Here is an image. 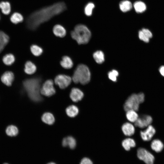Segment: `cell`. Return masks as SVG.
I'll use <instances>...</instances> for the list:
<instances>
[{"instance_id": "obj_12", "label": "cell", "mask_w": 164, "mask_h": 164, "mask_svg": "<svg viewBox=\"0 0 164 164\" xmlns=\"http://www.w3.org/2000/svg\"><path fill=\"white\" fill-rule=\"evenodd\" d=\"M14 76L13 73L10 71L5 72L1 77V80L5 85L9 86L11 85L14 80Z\"/></svg>"}, {"instance_id": "obj_11", "label": "cell", "mask_w": 164, "mask_h": 164, "mask_svg": "<svg viewBox=\"0 0 164 164\" xmlns=\"http://www.w3.org/2000/svg\"><path fill=\"white\" fill-rule=\"evenodd\" d=\"M84 94L83 92L77 88H73L71 90L70 94V97L74 102H77L82 99Z\"/></svg>"}, {"instance_id": "obj_14", "label": "cell", "mask_w": 164, "mask_h": 164, "mask_svg": "<svg viewBox=\"0 0 164 164\" xmlns=\"http://www.w3.org/2000/svg\"><path fill=\"white\" fill-rule=\"evenodd\" d=\"M164 147L163 142L160 140L158 139L153 140L151 144V149L156 152H161L163 150Z\"/></svg>"}, {"instance_id": "obj_25", "label": "cell", "mask_w": 164, "mask_h": 164, "mask_svg": "<svg viewBox=\"0 0 164 164\" xmlns=\"http://www.w3.org/2000/svg\"><path fill=\"white\" fill-rule=\"evenodd\" d=\"M0 8L2 12L4 14L8 15L11 11V6L9 3L7 2L2 1L0 3Z\"/></svg>"}, {"instance_id": "obj_34", "label": "cell", "mask_w": 164, "mask_h": 164, "mask_svg": "<svg viewBox=\"0 0 164 164\" xmlns=\"http://www.w3.org/2000/svg\"><path fill=\"white\" fill-rule=\"evenodd\" d=\"M138 37L140 39L145 43H148L149 41V39L146 36L142 30L138 32Z\"/></svg>"}, {"instance_id": "obj_7", "label": "cell", "mask_w": 164, "mask_h": 164, "mask_svg": "<svg viewBox=\"0 0 164 164\" xmlns=\"http://www.w3.org/2000/svg\"><path fill=\"white\" fill-rule=\"evenodd\" d=\"M40 92L42 95L47 97H50L54 94L56 91L53 81L52 80H46L41 87Z\"/></svg>"}, {"instance_id": "obj_36", "label": "cell", "mask_w": 164, "mask_h": 164, "mask_svg": "<svg viewBox=\"0 0 164 164\" xmlns=\"http://www.w3.org/2000/svg\"><path fill=\"white\" fill-rule=\"evenodd\" d=\"M80 164H93L92 161L89 158H84L81 160Z\"/></svg>"}, {"instance_id": "obj_35", "label": "cell", "mask_w": 164, "mask_h": 164, "mask_svg": "<svg viewBox=\"0 0 164 164\" xmlns=\"http://www.w3.org/2000/svg\"><path fill=\"white\" fill-rule=\"evenodd\" d=\"M141 30L146 36L149 38L150 39L152 37V34L151 32L148 29L143 28Z\"/></svg>"}, {"instance_id": "obj_21", "label": "cell", "mask_w": 164, "mask_h": 164, "mask_svg": "<svg viewBox=\"0 0 164 164\" xmlns=\"http://www.w3.org/2000/svg\"><path fill=\"white\" fill-rule=\"evenodd\" d=\"M66 111L68 116L70 117H74L78 114L79 110L76 106L71 105L67 108Z\"/></svg>"}, {"instance_id": "obj_2", "label": "cell", "mask_w": 164, "mask_h": 164, "mask_svg": "<svg viewBox=\"0 0 164 164\" xmlns=\"http://www.w3.org/2000/svg\"><path fill=\"white\" fill-rule=\"evenodd\" d=\"M41 80L39 78L27 79L23 82V87L29 98L35 102H39L43 100L40 95Z\"/></svg>"}, {"instance_id": "obj_23", "label": "cell", "mask_w": 164, "mask_h": 164, "mask_svg": "<svg viewBox=\"0 0 164 164\" xmlns=\"http://www.w3.org/2000/svg\"><path fill=\"white\" fill-rule=\"evenodd\" d=\"M93 58L96 62L99 64L102 63L104 61V56L102 51L98 50L93 54Z\"/></svg>"}, {"instance_id": "obj_17", "label": "cell", "mask_w": 164, "mask_h": 164, "mask_svg": "<svg viewBox=\"0 0 164 164\" xmlns=\"http://www.w3.org/2000/svg\"><path fill=\"white\" fill-rule=\"evenodd\" d=\"M60 64L63 67L66 69H70L73 65L72 60L67 56H64L62 57Z\"/></svg>"}, {"instance_id": "obj_26", "label": "cell", "mask_w": 164, "mask_h": 164, "mask_svg": "<svg viewBox=\"0 0 164 164\" xmlns=\"http://www.w3.org/2000/svg\"><path fill=\"white\" fill-rule=\"evenodd\" d=\"M2 61L5 65L7 66H10L12 65L15 62V57L12 54H7L3 57Z\"/></svg>"}, {"instance_id": "obj_38", "label": "cell", "mask_w": 164, "mask_h": 164, "mask_svg": "<svg viewBox=\"0 0 164 164\" xmlns=\"http://www.w3.org/2000/svg\"><path fill=\"white\" fill-rule=\"evenodd\" d=\"M3 49L1 47V46L0 45V53L1 52V51L3 50Z\"/></svg>"}, {"instance_id": "obj_8", "label": "cell", "mask_w": 164, "mask_h": 164, "mask_svg": "<svg viewBox=\"0 0 164 164\" xmlns=\"http://www.w3.org/2000/svg\"><path fill=\"white\" fill-rule=\"evenodd\" d=\"M71 78L64 74H59L56 76L54 79L55 84L62 89L67 87L71 83Z\"/></svg>"}, {"instance_id": "obj_29", "label": "cell", "mask_w": 164, "mask_h": 164, "mask_svg": "<svg viewBox=\"0 0 164 164\" xmlns=\"http://www.w3.org/2000/svg\"><path fill=\"white\" fill-rule=\"evenodd\" d=\"M134 7L136 12L138 13H142L145 11L146 9V5L143 2L137 1L134 4Z\"/></svg>"}, {"instance_id": "obj_32", "label": "cell", "mask_w": 164, "mask_h": 164, "mask_svg": "<svg viewBox=\"0 0 164 164\" xmlns=\"http://www.w3.org/2000/svg\"><path fill=\"white\" fill-rule=\"evenodd\" d=\"M94 7V4L91 2H89L85 6L84 12L86 15L88 16H91L92 13L93 9Z\"/></svg>"}, {"instance_id": "obj_1", "label": "cell", "mask_w": 164, "mask_h": 164, "mask_svg": "<svg viewBox=\"0 0 164 164\" xmlns=\"http://www.w3.org/2000/svg\"><path fill=\"white\" fill-rule=\"evenodd\" d=\"M66 9V5L63 2L55 3L41 9L33 12L29 16L26 21L27 26L29 29L34 30L41 24L60 14Z\"/></svg>"}, {"instance_id": "obj_31", "label": "cell", "mask_w": 164, "mask_h": 164, "mask_svg": "<svg viewBox=\"0 0 164 164\" xmlns=\"http://www.w3.org/2000/svg\"><path fill=\"white\" fill-rule=\"evenodd\" d=\"M30 50L32 54L36 56L40 55L43 52L42 49L36 45H33L30 47Z\"/></svg>"}, {"instance_id": "obj_4", "label": "cell", "mask_w": 164, "mask_h": 164, "mask_svg": "<svg viewBox=\"0 0 164 164\" xmlns=\"http://www.w3.org/2000/svg\"><path fill=\"white\" fill-rule=\"evenodd\" d=\"M72 80L74 83L84 85L88 83L91 79V73L88 67L80 64L76 67L73 74Z\"/></svg>"}, {"instance_id": "obj_5", "label": "cell", "mask_w": 164, "mask_h": 164, "mask_svg": "<svg viewBox=\"0 0 164 164\" xmlns=\"http://www.w3.org/2000/svg\"><path fill=\"white\" fill-rule=\"evenodd\" d=\"M145 98V95L143 93L132 94L128 97L124 104L125 110L126 111L130 110L138 111L140 104L144 102Z\"/></svg>"}, {"instance_id": "obj_27", "label": "cell", "mask_w": 164, "mask_h": 164, "mask_svg": "<svg viewBox=\"0 0 164 164\" xmlns=\"http://www.w3.org/2000/svg\"><path fill=\"white\" fill-rule=\"evenodd\" d=\"M9 36L2 31L0 30V45L4 49L9 41Z\"/></svg>"}, {"instance_id": "obj_18", "label": "cell", "mask_w": 164, "mask_h": 164, "mask_svg": "<svg viewBox=\"0 0 164 164\" xmlns=\"http://www.w3.org/2000/svg\"><path fill=\"white\" fill-rule=\"evenodd\" d=\"M122 145L126 151L129 150L131 148L135 146L136 143L132 138H128L124 139L122 142Z\"/></svg>"}, {"instance_id": "obj_30", "label": "cell", "mask_w": 164, "mask_h": 164, "mask_svg": "<svg viewBox=\"0 0 164 164\" xmlns=\"http://www.w3.org/2000/svg\"><path fill=\"white\" fill-rule=\"evenodd\" d=\"M10 19L11 22L15 24L22 22L23 20L22 16L18 12H15L12 14Z\"/></svg>"}, {"instance_id": "obj_22", "label": "cell", "mask_w": 164, "mask_h": 164, "mask_svg": "<svg viewBox=\"0 0 164 164\" xmlns=\"http://www.w3.org/2000/svg\"><path fill=\"white\" fill-rule=\"evenodd\" d=\"M134 110H129L126 111V117L127 119L132 122H135L138 118V115Z\"/></svg>"}, {"instance_id": "obj_16", "label": "cell", "mask_w": 164, "mask_h": 164, "mask_svg": "<svg viewBox=\"0 0 164 164\" xmlns=\"http://www.w3.org/2000/svg\"><path fill=\"white\" fill-rule=\"evenodd\" d=\"M53 32L56 36L61 38L65 36L66 33L64 28L59 24L56 25L53 27Z\"/></svg>"}, {"instance_id": "obj_15", "label": "cell", "mask_w": 164, "mask_h": 164, "mask_svg": "<svg viewBox=\"0 0 164 164\" xmlns=\"http://www.w3.org/2000/svg\"><path fill=\"white\" fill-rule=\"evenodd\" d=\"M76 144V141L75 138L71 136H68L63 138L62 145L63 146H69L71 149L75 148Z\"/></svg>"}, {"instance_id": "obj_13", "label": "cell", "mask_w": 164, "mask_h": 164, "mask_svg": "<svg viewBox=\"0 0 164 164\" xmlns=\"http://www.w3.org/2000/svg\"><path fill=\"white\" fill-rule=\"evenodd\" d=\"M121 129L124 134L127 136L133 135L135 132V128L131 123L126 122L124 123L121 127Z\"/></svg>"}, {"instance_id": "obj_24", "label": "cell", "mask_w": 164, "mask_h": 164, "mask_svg": "<svg viewBox=\"0 0 164 164\" xmlns=\"http://www.w3.org/2000/svg\"><path fill=\"white\" fill-rule=\"evenodd\" d=\"M119 7L121 10L122 12H125L131 9L132 8V5L130 1L125 0L122 1L120 3Z\"/></svg>"}, {"instance_id": "obj_10", "label": "cell", "mask_w": 164, "mask_h": 164, "mask_svg": "<svg viewBox=\"0 0 164 164\" xmlns=\"http://www.w3.org/2000/svg\"><path fill=\"white\" fill-rule=\"evenodd\" d=\"M146 128L144 130L141 131L140 135L141 138L143 141H149L152 138L155 134L156 130L154 127L151 125Z\"/></svg>"}, {"instance_id": "obj_39", "label": "cell", "mask_w": 164, "mask_h": 164, "mask_svg": "<svg viewBox=\"0 0 164 164\" xmlns=\"http://www.w3.org/2000/svg\"><path fill=\"white\" fill-rule=\"evenodd\" d=\"M47 164H55V163H54V162H50V163H48Z\"/></svg>"}, {"instance_id": "obj_28", "label": "cell", "mask_w": 164, "mask_h": 164, "mask_svg": "<svg viewBox=\"0 0 164 164\" xmlns=\"http://www.w3.org/2000/svg\"><path fill=\"white\" fill-rule=\"evenodd\" d=\"M5 131L7 135L12 137L17 135L19 132L17 128L13 125H10L7 127Z\"/></svg>"}, {"instance_id": "obj_6", "label": "cell", "mask_w": 164, "mask_h": 164, "mask_svg": "<svg viewBox=\"0 0 164 164\" xmlns=\"http://www.w3.org/2000/svg\"><path fill=\"white\" fill-rule=\"evenodd\" d=\"M138 158L146 164H154L155 157L150 152L143 148H139L137 151Z\"/></svg>"}, {"instance_id": "obj_9", "label": "cell", "mask_w": 164, "mask_h": 164, "mask_svg": "<svg viewBox=\"0 0 164 164\" xmlns=\"http://www.w3.org/2000/svg\"><path fill=\"white\" fill-rule=\"evenodd\" d=\"M152 121V118L151 116L144 115L138 117L137 120L135 122V125L136 127L141 128H146L150 125Z\"/></svg>"}, {"instance_id": "obj_37", "label": "cell", "mask_w": 164, "mask_h": 164, "mask_svg": "<svg viewBox=\"0 0 164 164\" xmlns=\"http://www.w3.org/2000/svg\"><path fill=\"white\" fill-rule=\"evenodd\" d=\"M159 71L160 74L164 77V66H162L160 67Z\"/></svg>"}, {"instance_id": "obj_40", "label": "cell", "mask_w": 164, "mask_h": 164, "mask_svg": "<svg viewBox=\"0 0 164 164\" xmlns=\"http://www.w3.org/2000/svg\"><path fill=\"white\" fill-rule=\"evenodd\" d=\"M4 164H9L5 163H4Z\"/></svg>"}, {"instance_id": "obj_20", "label": "cell", "mask_w": 164, "mask_h": 164, "mask_svg": "<svg viewBox=\"0 0 164 164\" xmlns=\"http://www.w3.org/2000/svg\"><path fill=\"white\" fill-rule=\"evenodd\" d=\"M41 119L45 123L49 125L53 124L55 122L53 115L49 112H46L42 115Z\"/></svg>"}, {"instance_id": "obj_3", "label": "cell", "mask_w": 164, "mask_h": 164, "mask_svg": "<svg viewBox=\"0 0 164 164\" xmlns=\"http://www.w3.org/2000/svg\"><path fill=\"white\" fill-rule=\"evenodd\" d=\"M71 36L78 44H85L89 41L91 33L86 26L80 24L75 26L73 30L71 32Z\"/></svg>"}, {"instance_id": "obj_33", "label": "cell", "mask_w": 164, "mask_h": 164, "mask_svg": "<svg viewBox=\"0 0 164 164\" xmlns=\"http://www.w3.org/2000/svg\"><path fill=\"white\" fill-rule=\"evenodd\" d=\"M118 71L115 70H112L110 71L108 73L109 78L114 82H115L117 80V77L118 75Z\"/></svg>"}, {"instance_id": "obj_19", "label": "cell", "mask_w": 164, "mask_h": 164, "mask_svg": "<svg viewBox=\"0 0 164 164\" xmlns=\"http://www.w3.org/2000/svg\"><path fill=\"white\" fill-rule=\"evenodd\" d=\"M36 70L35 64L32 62L29 61L26 62L25 65L24 71L28 74H32L34 73Z\"/></svg>"}]
</instances>
